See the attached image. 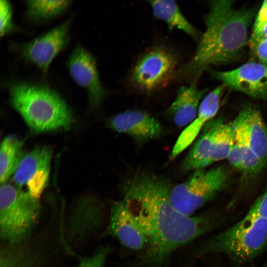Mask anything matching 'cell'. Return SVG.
<instances>
[{"mask_svg":"<svg viewBox=\"0 0 267 267\" xmlns=\"http://www.w3.org/2000/svg\"><path fill=\"white\" fill-rule=\"evenodd\" d=\"M172 188L167 180L146 173L134 175L123 186V201L148 239L141 259L146 266L162 265L175 250L211 227L207 218L177 210L170 199Z\"/></svg>","mask_w":267,"mask_h":267,"instance_id":"cell-1","label":"cell"},{"mask_svg":"<svg viewBox=\"0 0 267 267\" xmlns=\"http://www.w3.org/2000/svg\"><path fill=\"white\" fill-rule=\"evenodd\" d=\"M253 14L252 10L235 9L233 0H214L196 50L190 60L177 70L176 76L195 84L210 66L237 57L246 44Z\"/></svg>","mask_w":267,"mask_h":267,"instance_id":"cell-2","label":"cell"},{"mask_svg":"<svg viewBox=\"0 0 267 267\" xmlns=\"http://www.w3.org/2000/svg\"><path fill=\"white\" fill-rule=\"evenodd\" d=\"M10 101L28 127L37 133L67 130L73 121L65 101L48 87L25 83L13 84Z\"/></svg>","mask_w":267,"mask_h":267,"instance_id":"cell-3","label":"cell"},{"mask_svg":"<svg viewBox=\"0 0 267 267\" xmlns=\"http://www.w3.org/2000/svg\"><path fill=\"white\" fill-rule=\"evenodd\" d=\"M41 212L39 200L7 182L0 187V238L16 243L32 236Z\"/></svg>","mask_w":267,"mask_h":267,"instance_id":"cell-4","label":"cell"},{"mask_svg":"<svg viewBox=\"0 0 267 267\" xmlns=\"http://www.w3.org/2000/svg\"><path fill=\"white\" fill-rule=\"evenodd\" d=\"M267 245V219L246 214L237 223L211 238L200 252L222 253L242 263L253 259Z\"/></svg>","mask_w":267,"mask_h":267,"instance_id":"cell-5","label":"cell"},{"mask_svg":"<svg viewBox=\"0 0 267 267\" xmlns=\"http://www.w3.org/2000/svg\"><path fill=\"white\" fill-rule=\"evenodd\" d=\"M227 181L222 167L195 170L186 180L172 187L171 201L180 213L191 216L224 188Z\"/></svg>","mask_w":267,"mask_h":267,"instance_id":"cell-6","label":"cell"},{"mask_svg":"<svg viewBox=\"0 0 267 267\" xmlns=\"http://www.w3.org/2000/svg\"><path fill=\"white\" fill-rule=\"evenodd\" d=\"M232 139L231 122H226L221 117L210 120L205 125L201 134L184 158L182 170L194 171L227 159Z\"/></svg>","mask_w":267,"mask_h":267,"instance_id":"cell-7","label":"cell"},{"mask_svg":"<svg viewBox=\"0 0 267 267\" xmlns=\"http://www.w3.org/2000/svg\"><path fill=\"white\" fill-rule=\"evenodd\" d=\"M178 57L171 50L157 47L139 58L131 74V82L138 90L150 93L165 86L176 76Z\"/></svg>","mask_w":267,"mask_h":267,"instance_id":"cell-8","label":"cell"},{"mask_svg":"<svg viewBox=\"0 0 267 267\" xmlns=\"http://www.w3.org/2000/svg\"><path fill=\"white\" fill-rule=\"evenodd\" d=\"M51 158V149L45 146L24 154L13 175L15 186L39 200L48 183Z\"/></svg>","mask_w":267,"mask_h":267,"instance_id":"cell-9","label":"cell"},{"mask_svg":"<svg viewBox=\"0 0 267 267\" xmlns=\"http://www.w3.org/2000/svg\"><path fill=\"white\" fill-rule=\"evenodd\" d=\"M72 18L28 43L15 44L14 49L26 60L46 74L55 56L66 46Z\"/></svg>","mask_w":267,"mask_h":267,"instance_id":"cell-10","label":"cell"},{"mask_svg":"<svg viewBox=\"0 0 267 267\" xmlns=\"http://www.w3.org/2000/svg\"><path fill=\"white\" fill-rule=\"evenodd\" d=\"M224 87L243 92L255 99H267V64L247 62L228 71H212Z\"/></svg>","mask_w":267,"mask_h":267,"instance_id":"cell-11","label":"cell"},{"mask_svg":"<svg viewBox=\"0 0 267 267\" xmlns=\"http://www.w3.org/2000/svg\"><path fill=\"white\" fill-rule=\"evenodd\" d=\"M67 67L74 82L86 91L90 107H98L103 101L106 91L100 81L92 55L78 45L70 56Z\"/></svg>","mask_w":267,"mask_h":267,"instance_id":"cell-12","label":"cell"},{"mask_svg":"<svg viewBox=\"0 0 267 267\" xmlns=\"http://www.w3.org/2000/svg\"><path fill=\"white\" fill-rule=\"evenodd\" d=\"M107 124L114 131L126 134L138 142L156 139L163 131L161 124L156 119L140 110L120 112L111 117Z\"/></svg>","mask_w":267,"mask_h":267,"instance_id":"cell-13","label":"cell"},{"mask_svg":"<svg viewBox=\"0 0 267 267\" xmlns=\"http://www.w3.org/2000/svg\"><path fill=\"white\" fill-rule=\"evenodd\" d=\"M108 231L130 249L140 250L148 243L145 234L123 200L111 206Z\"/></svg>","mask_w":267,"mask_h":267,"instance_id":"cell-14","label":"cell"},{"mask_svg":"<svg viewBox=\"0 0 267 267\" xmlns=\"http://www.w3.org/2000/svg\"><path fill=\"white\" fill-rule=\"evenodd\" d=\"M224 87L219 86L210 91L201 101L195 119L180 134L170 155L175 159L196 139L205 125L216 115L219 109Z\"/></svg>","mask_w":267,"mask_h":267,"instance_id":"cell-15","label":"cell"},{"mask_svg":"<svg viewBox=\"0 0 267 267\" xmlns=\"http://www.w3.org/2000/svg\"><path fill=\"white\" fill-rule=\"evenodd\" d=\"M236 118L244 131L248 145L265 166L267 165V126L260 112L252 106L243 108Z\"/></svg>","mask_w":267,"mask_h":267,"instance_id":"cell-16","label":"cell"},{"mask_svg":"<svg viewBox=\"0 0 267 267\" xmlns=\"http://www.w3.org/2000/svg\"><path fill=\"white\" fill-rule=\"evenodd\" d=\"M205 91L198 89L195 84L178 89L175 100L166 110L177 127L188 126L195 119Z\"/></svg>","mask_w":267,"mask_h":267,"instance_id":"cell-17","label":"cell"},{"mask_svg":"<svg viewBox=\"0 0 267 267\" xmlns=\"http://www.w3.org/2000/svg\"><path fill=\"white\" fill-rule=\"evenodd\" d=\"M16 243H1L0 267H40L44 253L31 239Z\"/></svg>","mask_w":267,"mask_h":267,"instance_id":"cell-18","label":"cell"},{"mask_svg":"<svg viewBox=\"0 0 267 267\" xmlns=\"http://www.w3.org/2000/svg\"><path fill=\"white\" fill-rule=\"evenodd\" d=\"M155 17L165 22L170 30L177 28L196 38V29L181 12L177 0H148Z\"/></svg>","mask_w":267,"mask_h":267,"instance_id":"cell-19","label":"cell"},{"mask_svg":"<svg viewBox=\"0 0 267 267\" xmlns=\"http://www.w3.org/2000/svg\"><path fill=\"white\" fill-rule=\"evenodd\" d=\"M23 142L17 136L9 134L1 142L0 149V181L5 183L14 175L23 155Z\"/></svg>","mask_w":267,"mask_h":267,"instance_id":"cell-20","label":"cell"},{"mask_svg":"<svg viewBox=\"0 0 267 267\" xmlns=\"http://www.w3.org/2000/svg\"><path fill=\"white\" fill-rule=\"evenodd\" d=\"M71 0H26L25 15L35 23L45 22L64 13Z\"/></svg>","mask_w":267,"mask_h":267,"instance_id":"cell-21","label":"cell"},{"mask_svg":"<svg viewBox=\"0 0 267 267\" xmlns=\"http://www.w3.org/2000/svg\"><path fill=\"white\" fill-rule=\"evenodd\" d=\"M233 131L232 143L227 159L230 164L240 171L243 155L249 148V145L243 128L235 118L231 122Z\"/></svg>","mask_w":267,"mask_h":267,"instance_id":"cell-22","label":"cell"},{"mask_svg":"<svg viewBox=\"0 0 267 267\" xmlns=\"http://www.w3.org/2000/svg\"><path fill=\"white\" fill-rule=\"evenodd\" d=\"M12 8L10 0H0V34L6 36L16 30L12 18Z\"/></svg>","mask_w":267,"mask_h":267,"instance_id":"cell-23","label":"cell"},{"mask_svg":"<svg viewBox=\"0 0 267 267\" xmlns=\"http://www.w3.org/2000/svg\"><path fill=\"white\" fill-rule=\"evenodd\" d=\"M109 252L107 247L99 249L91 255L81 260L77 267H105L106 258Z\"/></svg>","mask_w":267,"mask_h":267,"instance_id":"cell-24","label":"cell"},{"mask_svg":"<svg viewBox=\"0 0 267 267\" xmlns=\"http://www.w3.org/2000/svg\"><path fill=\"white\" fill-rule=\"evenodd\" d=\"M247 214L267 219V187L252 205Z\"/></svg>","mask_w":267,"mask_h":267,"instance_id":"cell-25","label":"cell"},{"mask_svg":"<svg viewBox=\"0 0 267 267\" xmlns=\"http://www.w3.org/2000/svg\"><path fill=\"white\" fill-rule=\"evenodd\" d=\"M250 43L259 62L267 64V39L250 41Z\"/></svg>","mask_w":267,"mask_h":267,"instance_id":"cell-26","label":"cell"},{"mask_svg":"<svg viewBox=\"0 0 267 267\" xmlns=\"http://www.w3.org/2000/svg\"><path fill=\"white\" fill-rule=\"evenodd\" d=\"M262 39H267V20L254 25L250 41H256Z\"/></svg>","mask_w":267,"mask_h":267,"instance_id":"cell-27","label":"cell"},{"mask_svg":"<svg viewBox=\"0 0 267 267\" xmlns=\"http://www.w3.org/2000/svg\"><path fill=\"white\" fill-rule=\"evenodd\" d=\"M267 20V0H264L262 5L259 10L254 24L262 23Z\"/></svg>","mask_w":267,"mask_h":267,"instance_id":"cell-28","label":"cell"},{"mask_svg":"<svg viewBox=\"0 0 267 267\" xmlns=\"http://www.w3.org/2000/svg\"><path fill=\"white\" fill-rule=\"evenodd\" d=\"M147 0V1H148V0Z\"/></svg>","mask_w":267,"mask_h":267,"instance_id":"cell-29","label":"cell"}]
</instances>
